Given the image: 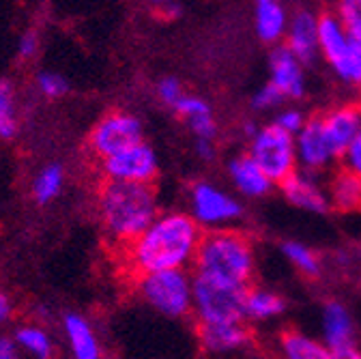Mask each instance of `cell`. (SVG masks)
I'll use <instances>...</instances> for the list:
<instances>
[{"label": "cell", "instance_id": "cell-1", "mask_svg": "<svg viewBox=\"0 0 361 359\" xmlns=\"http://www.w3.org/2000/svg\"><path fill=\"white\" fill-rule=\"evenodd\" d=\"M202 235V229L190 213H159L138 239L118 250L123 272L138 280L149 274L185 269L194 264Z\"/></svg>", "mask_w": 361, "mask_h": 359}, {"label": "cell", "instance_id": "cell-2", "mask_svg": "<svg viewBox=\"0 0 361 359\" xmlns=\"http://www.w3.org/2000/svg\"><path fill=\"white\" fill-rule=\"evenodd\" d=\"M159 215L157 190L151 183L104 181L97 192L99 226L118 252L138 239Z\"/></svg>", "mask_w": 361, "mask_h": 359}, {"label": "cell", "instance_id": "cell-3", "mask_svg": "<svg viewBox=\"0 0 361 359\" xmlns=\"http://www.w3.org/2000/svg\"><path fill=\"white\" fill-rule=\"evenodd\" d=\"M256 274L254 241L237 231H207L194 258V276L250 288Z\"/></svg>", "mask_w": 361, "mask_h": 359}, {"label": "cell", "instance_id": "cell-4", "mask_svg": "<svg viewBox=\"0 0 361 359\" xmlns=\"http://www.w3.org/2000/svg\"><path fill=\"white\" fill-rule=\"evenodd\" d=\"M138 297L166 319H188L194 308V276L185 269L149 274L133 280Z\"/></svg>", "mask_w": 361, "mask_h": 359}, {"label": "cell", "instance_id": "cell-5", "mask_svg": "<svg viewBox=\"0 0 361 359\" xmlns=\"http://www.w3.org/2000/svg\"><path fill=\"white\" fill-rule=\"evenodd\" d=\"M243 286L226 284L204 276H194V308L196 323L221 325V323H245Z\"/></svg>", "mask_w": 361, "mask_h": 359}, {"label": "cell", "instance_id": "cell-6", "mask_svg": "<svg viewBox=\"0 0 361 359\" xmlns=\"http://www.w3.org/2000/svg\"><path fill=\"white\" fill-rule=\"evenodd\" d=\"M247 155L267 172L274 183H282L284 178L299 170L295 136L282 131L274 123L258 127L252 136Z\"/></svg>", "mask_w": 361, "mask_h": 359}, {"label": "cell", "instance_id": "cell-7", "mask_svg": "<svg viewBox=\"0 0 361 359\" xmlns=\"http://www.w3.org/2000/svg\"><path fill=\"white\" fill-rule=\"evenodd\" d=\"M140 142H145L142 121L127 110H114L104 114L88 133V149L99 162Z\"/></svg>", "mask_w": 361, "mask_h": 359}, {"label": "cell", "instance_id": "cell-8", "mask_svg": "<svg viewBox=\"0 0 361 359\" xmlns=\"http://www.w3.org/2000/svg\"><path fill=\"white\" fill-rule=\"evenodd\" d=\"M190 215L204 231L231 229L243 217V205L226 190H219L211 181H196L190 188Z\"/></svg>", "mask_w": 361, "mask_h": 359}, {"label": "cell", "instance_id": "cell-9", "mask_svg": "<svg viewBox=\"0 0 361 359\" xmlns=\"http://www.w3.org/2000/svg\"><path fill=\"white\" fill-rule=\"evenodd\" d=\"M319 50L342 82L361 86V56L342 22L331 13L319 18Z\"/></svg>", "mask_w": 361, "mask_h": 359}, {"label": "cell", "instance_id": "cell-10", "mask_svg": "<svg viewBox=\"0 0 361 359\" xmlns=\"http://www.w3.org/2000/svg\"><path fill=\"white\" fill-rule=\"evenodd\" d=\"M99 172L104 181L116 183H151L159 174V157L155 149L147 142L135 145L123 153H116L99 162Z\"/></svg>", "mask_w": 361, "mask_h": 359}, {"label": "cell", "instance_id": "cell-11", "mask_svg": "<svg viewBox=\"0 0 361 359\" xmlns=\"http://www.w3.org/2000/svg\"><path fill=\"white\" fill-rule=\"evenodd\" d=\"M295 147H297L299 168L310 172V174L321 172L336 162V157L329 149V142L325 138L321 116L307 118L303 129L295 136Z\"/></svg>", "mask_w": 361, "mask_h": 359}, {"label": "cell", "instance_id": "cell-12", "mask_svg": "<svg viewBox=\"0 0 361 359\" xmlns=\"http://www.w3.org/2000/svg\"><path fill=\"white\" fill-rule=\"evenodd\" d=\"M325 138L336 159H344L350 145L361 131V108L357 106H340L321 116Z\"/></svg>", "mask_w": 361, "mask_h": 359}, {"label": "cell", "instance_id": "cell-13", "mask_svg": "<svg viewBox=\"0 0 361 359\" xmlns=\"http://www.w3.org/2000/svg\"><path fill=\"white\" fill-rule=\"evenodd\" d=\"M282 196L286 198L288 205H293L295 209L307 211V213H327L331 209L329 196L327 192L321 188V183L316 181L314 174L305 172V170H297L293 172L288 178L280 183Z\"/></svg>", "mask_w": 361, "mask_h": 359}, {"label": "cell", "instance_id": "cell-14", "mask_svg": "<svg viewBox=\"0 0 361 359\" xmlns=\"http://www.w3.org/2000/svg\"><path fill=\"white\" fill-rule=\"evenodd\" d=\"M196 336L202 351L209 355H228V353L243 351L252 344V331L245 323H221V325L196 323Z\"/></svg>", "mask_w": 361, "mask_h": 359}, {"label": "cell", "instance_id": "cell-15", "mask_svg": "<svg viewBox=\"0 0 361 359\" xmlns=\"http://www.w3.org/2000/svg\"><path fill=\"white\" fill-rule=\"evenodd\" d=\"M321 329L325 346L336 353L348 346H355V321L350 317V310L342 301H327L321 312Z\"/></svg>", "mask_w": 361, "mask_h": 359}, {"label": "cell", "instance_id": "cell-16", "mask_svg": "<svg viewBox=\"0 0 361 359\" xmlns=\"http://www.w3.org/2000/svg\"><path fill=\"white\" fill-rule=\"evenodd\" d=\"M271 84L284 95V99H301L305 95L301 63L288 48H276L271 54Z\"/></svg>", "mask_w": 361, "mask_h": 359}, {"label": "cell", "instance_id": "cell-17", "mask_svg": "<svg viewBox=\"0 0 361 359\" xmlns=\"http://www.w3.org/2000/svg\"><path fill=\"white\" fill-rule=\"evenodd\" d=\"M63 334L73 359H104L99 338L86 317L78 312H67L63 317Z\"/></svg>", "mask_w": 361, "mask_h": 359}, {"label": "cell", "instance_id": "cell-18", "mask_svg": "<svg viewBox=\"0 0 361 359\" xmlns=\"http://www.w3.org/2000/svg\"><path fill=\"white\" fill-rule=\"evenodd\" d=\"M228 176L237 192H241L245 198H264L276 188V183L267 176V172L247 153L237 155L228 164Z\"/></svg>", "mask_w": 361, "mask_h": 359}, {"label": "cell", "instance_id": "cell-19", "mask_svg": "<svg viewBox=\"0 0 361 359\" xmlns=\"http://www.w3.org/2000/svg\"><path fill=\"white\" fill-rule=\"evenodd\" d=\"M295 59L303 63H312L319 54V20L310 11H299L288 28V46Z\"/></svg>", "mask_w": 361, "mask_h": 359}, {"label": "cell", "instance_id": "cell-20", "mask_svg": "<svg viewBox=\"0 0 361 359\" xmlns=\"http://www.w3.org/2000/svg\"><path fill=\"white\" fill-rule=\"evenodd\" d=\"M286 312V299L264 286L252 284L245 291V301H243V314L245 321L254 323H264V321H274Z\"/></svg>", "mask_w": 361, "mask_h": 359}, {"label": "cell", "instance_id": "cell-21", "mask_svg": "<svg viewBox=\"0 0 361 359\" xmlns=\"http://www.w3.org/2000/svg\"><path fill=\"white\" fill-rule=\"evenodd\" d=\"M280 359H331V351L323 340L312 338L299 329H282L278 334Z\"/></svg>", "mask_w": 361, "mask_h": 359}, {"label": "cell", "instance_id": "cell-22", "mask_svg": "<svg viewBox=\"0 0 361 359\" xmlns=\"http://www.w3.org/2000/svg\"><path fill=\"white\" fill-rule=\"evenodd\" d=\"M327 196L338 211H361V181L344 166L329 176Z\"/></svg>", "mask_w": 361, "mask_h": 359}, {"label": "cell", "instance_id": "cell-23", "mask_svg": "<svg viewBox=\"0 0 361 359\" xmlns=\"http://www.w3.org/2000/svg\"><path fill=\"white\" fill-rule=\"evenodd\" d=\"M254 22L264 43H276L286 32V11L280 0H254Z\"/></svg>", "mask_w": 361, "mask_h": 359}, {"label": "cell", "instance_id": "cell-24", "mask_svg": "<svg viewBox=\"0 0 361 359\" xmlns=\"http://www.w3.org/2000/svg\"><path fill=\"white\" fill-rule=\"evenodd\" d=\"M65 188V168L59 162L45 164L32 178V198L39 205H50Z\"/></svg>", "mask_w": 361, "mask_h": 359}, {"label": "cell", "instance_id": "cell-25", "mask_svg": "<svg viewBox=\"0 0 361 359\" xmlns=\"http://www.w3.org/2000/svg\"><path fill=\"white\" fill-rule=\"evenodd\" d=\"M20 133L18 93L9 78H0V140H13Z\"/></svg>", "mask_w": 361, "mask_h": 359}, {"label": "cell", "instance_id": "cell-26", "mask_svg": "<svg viewBox=\"0 0 361 359\" xmlns=\"http://www.w3.org/2000/svg\"><path fill=\"white\" fill-rule=\"evenodd\" d=\"M282 256L297 269V272L305 278H321L323 274V260L319 256V252H314L310 245L295 241V239H286L280 245Z\"/></svg>", "mask_w": 361, "mask_h": 359}, {"label": "cell", "instance_id": "cell-27", "mask_svg": "<svg viewBox=\"0 0 361 359\" xmlns=\"http://www.w3.org/2000/svg\"><path fill=\"white\" fill-rule=\"evenodd\" d=\"M13 342L18 348H22L26 355L35 359H52L54 355V342L50 334L39 325H22L13 334Z\"/></svg>", "mask_w": 361, "mask_h": 359}, {"label": "cell", "instance_id": "cell-28", "mask_svg": "<svg viewBox=\"0 0 361 359\" xmlns=\"http://www.w3.org/2000/svg\"><path fill=\"white\" fill-rule=\"evenodd\" d=\"M35 86L41 97L45 99H61L69 93V80L59 71H39L35 78Z\"/></svg>", "mask_w": 361, "mask_h": 359}, {"label": "cell", "instance_id": "cell-29", "mask_svg": "<svg viewBox=\"0 0 361 359\" xmlns=\"http://www.w3.org/2000/svg\"><path fill=\"white\" fill-rule=\"evenodd\" d=\"M338 20L342 22L353 43H361V0H342Z\"/></svg>", "mask_w": 361, "mask_h": 359}, {"label": "cell", "instance_id": "cell-30", "mask_svg": "<svg viewBox=\"0 0 361 359\" xmlns=\"http://www.w3.org/2000/svg\"><path fill=\"white\" fill-rule=\"evenodd\" d=\"M183 95H185L183 93V86H180V82L176 78L168 75V78H161L157 82V97H159V102L164 106H168V108L174 110V106L180 102V97H183Z\"/></svg>", "mask_w": 361, "mask_h": 359}, {"label": "cell", "instance_id": "cell-31", "mask_svg": "<svg viewBox=\"0 0 361 359\" xmlns=\"http://www.w3.org/2000/svg\"><path fill=\"white\" fill-rule=\"evenodd\" d=\"M282 102H284V95L269 82L262 88H258L256 95L252 97V108L254 110H271V108H278Z\"/></svg>", "mask_w": 361, "mask_h": 359}, {"label": "cell", "instance_id": "cell-32", "mask_svg": "<svg viewBox=\"0 0 361 359\" xmlns=\"http://www.w3.org/2000/svg\"><path fill=\"white\" fill-rule=\"evenodd\" d=\"M188 127L192 129V133L196 138H202V140H213L215 133H217V125H215V118H213V112H204V114H196L192 118L185 121Z\"/></svg>", "mask_w": 361, "mask_h": 359}, {"label": "cell", "instance_id": "cell-33", "mask_svg": "<svg viewBox=\"0 0 361 359\" xmlns=\"http://www.w3.org/2000/svg\"><path fill=\"white\" fill-rule=\"evenodd\" d=\"M174 112L188 121V118H192V116H196V114L211 112V106H209L202 97H196V95H183V97H180V102L174 106Z\"/></svg>", "mask_w": 361, "mask_h": 359}, {"label": "cell", "instance_id": "cell-34", "mask_svg": "<svg viewBox=\"0 0 361 359\" xmlns=\"http://www.w3.org/2000/svg\"><path fill=\"white\" fill-rule=\"evenodd\" d=\"M305 123H307V118L303 116V112H299V110H295V108L280 112V114L276 116V121H274L276 127H280L282 131L290 133V136H297V133L303 129Z\"/></svg>", "mask_w": 361, "mask_h": 359}, {"label": "cell", "instance_id": "cell-35", "mask_svg": "<svg viewBox=\"0 0 361 359\" xmlns=\"http://www.w3.org/2000/svg\"><path fill=\"white\" fill-rule=\"evenodd\" d=\"M41 48V39L37 30H26L18 39V59L20 61H32L39 54Z\"/></svg>", "mask_w": 361, "mask_h": 359}, {"label": "cell", "instance_id": "cell-36", "mask_svg": "<svg viewBox=\"0 0 361 359\" xmlns=\"http://www.w3.org/2000/svg\"><path fill=\"white\" fill-rule=\"evenodd\" d=\"M342 166H344L346 170H350V172L359 178V181H361V131H359V136L355 138V142L350 145L348 153L344 155Z\"/></svg>", "mask_w": 361, "mask_h": 359}, {"label": "cell", "instance_id": "cell-37", "mask_svg": "<svg viewBox=\"0 0 361 359\" xmlns=\"http://www.w3.org/2000/svg\"><path fill=\"white\" fill-rule=\"evenodd\" d=\"M13 317V301L7 293L0 291V325L9 323Z\"/></svg>", "mask_w": 361, "mask_h": 359}, {"label": "cell", "instance_id": "cell-38", "mask_svg": "<svg viewBox=\"0 0 361 359\" xmlns=\"http://www.w3.org/2000/svg\"><path fill=\"white\" fill-rule=\"evenodd\" d=\"M196 153L200 159H213L215 157V147H213V140H202V138H196Z\"/></svg>", "mask_w": 361, "mask_h": 359}, {"label": "cell", "instance_id": "cell-39", "mask_svg": "<svg viewBox=\"0 0 361 359\" xmlns=\"http://www.w3.org/2000/svg\"><path fill=\"white\" fill-rule=\"evenodd\" d=\"M16 348L18 346L11 338H0V359H20Z\"/></svg>", "mask_w": 361, "mask_h": 359}, {"label": "cell", "instance_id": "cell-40", "mask_svg": "<svg viewBox=\"0 0 361 359\" xmlns=\"http://www.w3.org/2000/svg\"><path fill=\"white\" fill-rule=\"evenodd\" d=\"M331 359H361V351L357 346H348V348L331 353Z\"/></svg>", "mask_w": 361, "mask_h": 359}, {"label": "cell", "instance_id": "cell-41", "mask_svg": "<svg viewBox=\"0 0 361 359\" xmlns=\"http://www.w3.org/2000/svg\"><path fill=\"white\" fill-rule=\"evenodd\" d=\"M180 11H183V9H180V5L176 3V0H174V3H168V5L161 7V13H164L166 18H178Z\"/></svg>", "mask_w": 361, "mask_h": 359}, {"label": "cell", "instance_id": "cell-42", "mask_svg": "<svg viewBox=\"0 0 361 359\" xmlns=\"http://www.w3.org/2000/svg\"><path fill=\"white\" fill-rule=\"evenodd\" d=\"M147 3H151V5H155V7H164V5H168V3H174V0H147Z\"/></svg>", "mask_w": 361, "mask_h": 359}, {"label": "cell", "instance_id": "cell-43", "mask_svg": "<svg viewBox=\"0 0 361 359\" xmlns=\"http://www.w3.org/2000/svg\"><path fill=\"white\" fill-rule=\"evenodd\" d=\"M256 359H267V357H256Z\"/></svg>", "mask_w": 361, "mask_h": 359}, {"label": "cell", "instance_id": "cell-44", "mask_svg": "<svg viewBox=\"0 0 361 359\" xmlns=\"http://www.w3.org/2000/svg\"><path fill=\"white\" fill-rule=\"evenodd\" d=\"M359 258H361V252H359Z\"/></svg>", "mask_w": 361, "mask_h": 359}]
</instances>
